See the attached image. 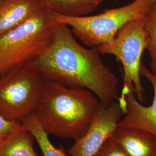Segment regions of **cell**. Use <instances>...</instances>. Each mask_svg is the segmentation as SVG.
<instances>
[{
    "label": "cell",
    "mask_w": 156,
    "mask_h": 156,
    "mask_svg": "<svg viewBox=\"0 0 156 156\" xmlns=\"http://www.w3.org/2000/svg\"><path fill=\"white\" fill-rule=\"evenodd\" d=\"M44 78L72 89L93 93L108 105L120 96L119 80L101 59L97 48L78 43L69 27L58 22L56 33L44 51L26 64Z\"/></svg>",
    "instance_id": "cell-1"
},
{
    "label": "cell",
    "mask_w": 156,
    "mask_h": 156,
    "mask_svg": "<svg viewBox=\"0 0 156 156\" xmlns=\"http://www.w3.org/2000/svg\"><path fill=\"white\" fill-rule=\"evenodd\" d=\"M100 104L89 90L45 80L35 114L48 134L76 140L87 132Z\"/></svg>",
    "instance_id": "cell-2"
},
{
    "label": "cell",
    "mask_w": 156,
    "mask_h": 156,
    "mask_svg": "<svg viewBox=\"0 0 156 156\" xmlns=\"http://www.w3.org/2000/svg\"><path fill=\"white\" fill-rule=\"evenodd\" d=\"M58 22L44 8L0 38V68L4 73L33 61L48 48Z\"/></svg>",
    "instance_id": "cell-3"
},
{
    "label": "cell",
    "mask_w": 156,
    "mask_h": 156,
    "mask_svg": "<svg viewBox=\"0 0 156 156\" xmlns=\"http://www.w3.org/2000/svg\"><path fill=\"white\" fill-rule=\"evenodd\" d=\"M156 0H134L128 5L106 9L92 16H64L50 11L57 22L71 27L73 35L86 46L98 48L110 43L128 23L146 16Z\"/></svg>",
    "instance_id": "cell-4"
},
{
    "label": "cell",
    "mask_w": 156,
    "mask_h": 156,
    "mask_svg": "<svg viewBox=\"0 0 156 156\" xmlns=\"http://www.w3.org/2000/svg\"><path fill=\"white\" fill-rule=\"evenodd\" d=\"M146 16L128 23L112 42L97 48L100 54L115 56L122 65L123 86L117 101L124 114L127 109L126 96L131 92H134L140 102L145 101L140 69L146 46Z\"/></svg>",
    "instance_id": "cell-5"
},
{
    "label": "cell",
    "mask_w": 156,
    "mask_h": 156,
    "mask_svg": "<svg viewBox=\"0 0 156 156\" xmlns=\"http://www.w3.org/2000/svg\"><path fill=\"white\" fill-rule=\"evenodd\" d=\"M45 80L26 65L15 67L0 77V115L22 122L34 113Z\"/></svg>",
    "instance_id": "cell-6"
},
{
    "label": "cell",
    "mask_w": 156,
    "mask_h": 156,
    "mask_svg": "<svg viewBox=\"0 0 156 156\" xmlns=\"http://www.w3.org/2000/svg\"><path fill=\"white\" fill-rule=\"evenodd\" d=\"M124 112L117 101L101 104L89 129L83 136L75 140L68 150L71 156H93L106 141L114 136Z\"/></svg>",
    "instance_id": "cell-7"
},
{
    "label": "cell",
    "mask_w": 156,
    "mask_h": 156,
    "mask_svg": "<svg viewBox=\"0 0 156 156\" xmlns=\"http://www.w3.org/2000/svg\"><path fill=\"white\" fill-rule=\"evenodd\" d=\"M140 73L152 86L154 93L152 103L149 106H145L136 99L134 92L129 93L126 96V112L119 123V127L140 129L156 136V75L143 64Z\"/></svg>",
    "instance_id": "cell-8"
},
{
    "label": "cell",
    "mask_w": 156,
    "mask_h": 156,
    "mask_svg": "<svg viewBox=\"0 0 156 156\" xmlns=\"http://www.w3.org/2000/svg\"><path fill=\"white\" fill-rule=\"evenodd\" d=\"M44 8L39 0H0V38Z\"/></svg>",
    "instance_id": "cell-9"
},
{
    "label": "cell",
    "mask_w": 156,
    "mask_h": 156,
    "mask_svg": "<svg viewBox=\"0 0 156 156\" xmlns=\"http://www.w3.org/2000/svg\"><path fill=\"white\" fill-rule=\"evenodd\" d=\"M113 137L129 156H156V136L148 131L119 127Z\"/></svg>",
    "instance_id": "cell-10"
},
{
    "label": "cell",
    "mask_w": 156,
    "mask_h": 156,
    "mask_svg": "<svg viewBox=\"0 0 156 156\" xmlns=\"http://www.w3.org/2000/svg\"><path fill=\"white\" fill-rule=\"evenodd\" d=\"M33 135L23 124L0 142V156H38Z\"/></svg>",
    "instance_id": "cell-11"
},
{
    "label": "cell",
    "mask_w": 156,
    "mask_h": 156,
    "mask_svg": "<svg viewBox=\"0 0 156 156\" xmlns=\"http://www.w3.org/2000/svg\"><path fill=\"white\" fill-rule=\"evenodd\" d=\"M48 10L67 16H87L108 0H39Z\"/></svg>",
    "instance_id": "cell-12"
},
{
    "label": "cell",
    "mask_w": 156,
    "mask_h": 156,
    "mask_svg": "<svg viewBox=\"0 0 156 156\" xmlns=\"http://www.w3.org/2000/svg\"><path fill=\"white\" fill-rule=\"evenodd\" d=\"M22 123L33 135L44 156H69L62 146L57 148L52 144L49 134L42 127L35 113L26 117Z\"/></svg>",
    "instance_id": "cell-13"
},
{
    "label": "cell",
    "mask_w": 156,
    "mask_h": 156,
    "mask_svg": "<svg viewBox=\"0 0 156 156\" xmlns=\"http://www.w3.org/2000/svg\"><path fill=\"white\" fill-rule=\"evenodd\" d=\"M146 49L151 58V71L156 75V4L152 6L146 16Z\"/></svg>",
    "instance_id": "cell-14"
},
{
    "label": "cell",
    "mask_w": 156,
    "mask_h": 156,
    "mask_svg": "<svg viewBox=\"0 0 156 156\" xmlns=\"http://www.w3.org/2000/svg\"><path fill=\"white\" fill-rule=\"evenodd\" d=\"M93 156H129L113 136L108 140Z\"/></svg>",
    "instance_id": "cell-15"
},
{
    "label": "cell",
    "mask_w": 156,
    "mask_h": 156,
    "mask_svg": "<svg viewBox=\"0 0 156 156\" xmlns=\"http://www.w3.org/2000/svg\"><path fill=\"white\" fill-rule=\"evenodd\" d=\"M22 124V122L8 120L0 115V142Z\"/></svg>",
    "instance_id": "cell-16"
},
{
    "label": "cell",
    "mask_w": 156,
    "mask_h": 156,
    "mask_svg": "<svg viewBox=\"0 0 156 156\" xmlns=\"http://www.w3.org/2000/svg\"><path fill=\"white\" fill-rule=\"evenodd\" d=\"M2 75H3V73H2V71H1V68H0V77H1Z\"/></svg>",
    "instance_id": "cell-17"
}]
</instances>
